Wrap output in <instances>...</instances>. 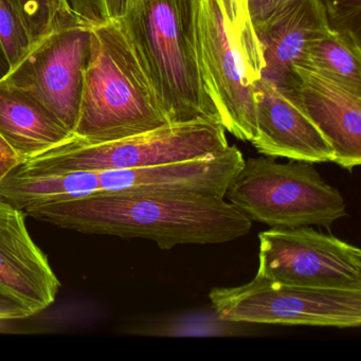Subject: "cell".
I'll list each match as a JSON object with an SVG mask.
<instances>
[{"instance_id": "obj_13", "label": "cell", "mask_w": 361, "mask_h": 361, "mask_svg": "<svg viewBox=\"0 0 361 361\" xmlns=\"http://www.w3.org/2000/svg\"><path fill=\"white\" fill-rule=\"evenodd\" d=\"M329 27L318 0H285L255 27L263 50L265 68L261 78L280 84H295L293 68L306 47Z\"/></svg>"}, {"instance_id": "obj_9", "label": "cell", "mask_w": 361, "mask_h": 361, "mask_svg": "<svg viewBox=\"0 0 361 361\" xmlns=\"http://www.w3.org/2000/svg\"><path fill=\"white\" fill-rule=\"evenodd\" d=\"M257 274L282 284L361 290V251L310 226L259 234Z\"/></svg>"}, {"instance_id": "obj_16", "label": "cell", "mask_w": 361, "mask_h": 361, "mask_svg": "<svg viewBox=\"0 0 361 361\" xmlns=\"http://www.w3.org/2000/svg\"><path fill=\"white\" fill-rule=\"evenodd\" d=\"M297 65L361 92V39L350 33L329 28L306 47Z\"/></svg>"}, {"instance_id": "obj_7", "label": "cell", "mask_w": 361, "mask_h": 361, "mask_svg": "<svg viewBox=\"0 0 361 361\" xmlns=\"http://www.w3.org/2000/svg\"><path fill=\"white\" fill-rule=\"evenodd\" d=\"M200 71L226 130L242 141L257 138L255 78L221 0H196Z\"/></svg>"}, {"instance_id": "obj_14", "label": "cell", "mask_w": 361, "mask_h": 361, "mask_svg": "<svg viewBox=\"0 0 361 361\" xmlns=\"http://www.w3.org/2000/svg\"><path fill=\"white\" fill-rule=\"evenodd\" d=\"M0 136L25 162L75 138L39 103L0 80Z\"/></svg>"}, {"instance_id": "obj_3", "label": "cell", "mask_w": 361, "mask_h": 361, "mask_svg": "<svg viewBox=\"0 0 361 361\" xmlns=\"http://www.w3.org/2000/svg\"><path fill=\"white\" fill-rule=\"evenodd\" d=\"M90 37L75 137L106 142L169 124L119 20L92 27Z\"/></svg>"}, {"instance_id": "obj_1", "label": "cell", "mask_w": 361, "mask_h": 361, "mask_svg": "<svg viewBox=\"0 0 361 361\" xmlns=\"http://www.w3.org/2000/svg\"><path fill=\"white\" fill-rule=\"evenodd\" d=\"M25 213L83 233L147 238L164 250L229 243L252 229V221L225 198L195 192H102L39 204Z\"/></svg>"}, {"instance_id": "obj_23", "label": "cell", "mask_w": 361, "mask_h": 361, "mask_svg": "<svg viewBox=\"0 0 361 361\" xmlns=\"http://www.w3.org/2000/svg\"><path fill=\"white\" fill-rule=\"evenodd\" d=\"M285 0H249V12L253 26H259L265 22Z\"/></svg>"}, {"instance_id": "obj_22", "label": "cell", "mask_w": 361, "mask_h": 361, "mask_svg": "<svg viewBox=\"0 0 361 361\" xmlns=\"http://www.w3.org/2000/svg\"><path fill=\"white\" fill-rule=\"evenodd\" d=\"M23 164L24 161L20 159V156L0 136V183H3L8 175L18 170Z\"/></svg>"}, {"instance_id": "obj_21", "label": "cell", "mask_w": 361, "mask_h": 361, "mask_svg": "<svg viewBox=\"0 0 361 361\" xmlns=\"http://www.w3.org/2000/svg\"><path fill=\"white\" fill-rule=\"evenodd\" d=\"M333 30L361 39V0H318Z\"/></svg>"}, {"instance_id": "obj_26", "label": "cell", "mask_w": 361, "mask_h": 361, "mask_svg": "<svg viewBox=\"0 0 361 361\" xmlns=\"http://www.w3.org/2000/svg\"><path fill=\"white\" fill-rule=\"evenodd\" d=\"M58 1L59 4H60L61 9H62V11L64 12L65 16H69L68 14L66 13V11H65L64 5H63V0H58ZM69 18H71V16H69Z\"/></svg>"}, {"instance_id": "obj_12", "label": "cell", "mask_w": 361, "mask_h": 361, "mask_svg": "<svg viewBox=\"0 0 361 361\" xmlns=\"http://www.w3.org/2000/svg\"><path fill=\"white\" fill-rule=\"evenodd\" d=\"M293 71L306 113L333 147L334 162L352 172L361 164V92L301 65Z\"/></svg>"}, {"instance_id": "obj_19", "label": "cell", "mask_w": 361, "mask_h": 361, "mask_svg": "<svg viewBox=\"0 0 361 361\" xmlns=\"http://www.w3.org/2000/svg\"><path fill=\"white\" fill-rule=\"evenodd\" d=\"M32 45L28 29L20 14L8 0H0V49L10 68L28 54Z\"/></svg>"}, {"instance_id": "obj_15", "label": "cell", "mask_w": 361, "mask_h": 361, "mask_svg": "<svg viewBox=\"0 0 361 361\" xmlns=\"http://www.w3.org/2000/svg\"><path fill=\"white\" fill-rule=\"evenodd\" d=\"M99 192L98 172L90 171L29 174L16 170L0 183V200L23 211Z\"/></svg>"}, {"instance_id": "obj_5", "label": "cell", "mask_w": 361, "mask_h": 361, "mask_svg": "<svg viewBox=\"0 0 361 361\" xmlns=\"http://www.w3.org/2000/svg\"><path fill=\"white\" fill-rule=\"evenodd\" d=\"M229 147L223 124L212 120L169 123L128 138L87 142L75 138L23 164L20 172L54 174L122 170L207 157Z\"/></svg>"}, {"instance_id": "obj_6", "label": "cell", "mask_w": 361, "mask_h": 361, "mask_svg": "<svg viewBox=\"0 0 361 361\" xmlns=\"http://www.w3.org/2000/svg\"><path fill=\"white\" fill-rule=\"evenodd\" d=\"M209 299L221 320L350 329L361 325V290L282 284L257 274L236 287H215Z\"/></svg>"}, {"instance_id": "obj_20", "label": "cell", "mask_w": 361, "mask_h": 361, "mask_svg": "<svg viewBox=\"0 0 361 361\" xmlns=\"http://www.w3.org/2000/svg\"><path fill=\"white\" fill-rule=\"evenodd\" d=\"M135 0H63L65 11L83 26H100L123 18Z\"/></svg>"}, {"instance_id": "obj_10", "label": "cell", "mask_w": 361, "mask_h": 361, "mask_svg": "<svg viewBox=\"0 0 361 361\" xmlns=\"http://www.w3.org/2000/svg\"><path fill=\"white\" fill-rule=\"evenodd\" d=\"M255 94L257 135L251 143L259 153L310 164L334 162L333 147L306 113L297 83L261 78Z\"/></svg>"}, {"instance_id": "obj_18", "label": "cell", "mask_w": 361, "mask_h": 361, "mask_svg": "<svg viewBox=\"0 0 361 361\" xmlns=\"http://www.w3.org/2000/svg\"><path fill=\"white\" fill-rule=\"evenodd\" d=\"M8 1L24 20L33 44L45 37L59 25L75 20L65 16L58 0H8Z\"/></svg>"}, {"instance_id": "obj_2", "label": "cell", "mask_w": 361, "mask_h": 361, "mask_svg": "<svg viewBox=\"0 0 361 361\" xmlns=\"http://www.w3.org/2000/svg\"><path fill=\"white\" fill-rule=\"evenodd\" d=\"M195 13L196 0H135L119 20L169 123L221 122L200 71Z\"/></svg>"}, {"instance_id": "obj_4", "label": "cell", "mask_w": 361, "mask_h": 361, "mask_svg": "<svg viewBox=\"0 0 361 361\" xmlns=\"http://www.w3.org/2000/svg\"><path fill=\"white\" fill-rule=\"evenodd\" d=\"M226 197L251 221L271 228L329 230L348 215L340 192L310 162L300 160L281 164L270 156L245 160Z\"/></svg>"}, {"instance_id": "obj_24", "label": "cell", "mask_w": 361, "mask_h": 361, "mask_svg": "<svg viewBox=\"0 0 361 361\" xmlns=\"http://www.w3.org/2000/svg\"><path fill=\"white\" fill-rule=\"evenodd\" d=\"M30 312L9 298L0 295V322L1 321L18 320L30 317Z\"/></svg>"}, {"instance_id": "obj_17", "label": "cell", "mask_w": 361, "mask_h": 361, "mask_svg": "<svg viewBox=\"0 0 361 361\" xmlns=\"http://www.w3.org/2000/svg\"><path fill=\"white\" fill-rule=\"evenodd\" d=\"M221 4L255 78L261 79L265 61L249 12V0H221Z\"/></svg>"}, {"instance_id": "obj_25", "label": "cell", "mask_w": 361, "mask_h": 361, "mask_svg": "<svg viewBox=\"0 0 361 361\" xmlns=\"http://www.w3.org/2000/svg\"><path fill=\"white\" fill-rule=\"evenodd\" d=\"M9 71L10 66L7 60H6L5 54H4L3 50L0 49V80H3L9 73Z\"/></svg>"}, {"instance_id": "obj_8", "label": "cell", "mask_w": 361, "mask_h": 361, "mask_svg": "<svg viewBox=\"0 0 361 361\" xmlns=\"http://www.w3.org/2000/svg\"><path fill=\"white\" fill-rule=\"evenodd\" d=\"M90 50V27L75 20L64 23L35 42L3 81L30 97L73 133Z\"/></svg>"}, {"instance_id": "obj_11", "label": "cell", "mask_w": 361, "mask_h": 361, "mask_svg": "<svg viewBox=\"0 0 361 361\" xmlns=\"http://www.w3.org/2000/svg\"><path fill=\"white\" fill-rule=\"evenodd\" d=\"M61 283L26 226V213L0 200V295L31 316L49 307Z\"/></svg>"}]
</instances>
